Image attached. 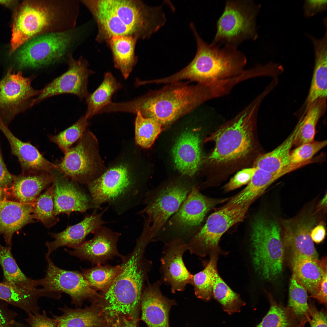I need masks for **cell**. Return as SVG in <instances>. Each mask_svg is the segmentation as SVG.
I'll list each match as a JSON object with an SVG mask.
<instances>
[{"label":"cell","mask_w":327,"mask_h":327,"mask_svg":"<svg viewBox=\"0 0 327 327\" xmlns=\"http://www.w3.org/2000/svg\"><path fill=\"white\" fill-rule=\"evenodd\" d=\"M121 269V264L115 266L98 264L91 268L81 269V273L93 288L103 293L111 287Z\"/></svg>","instance_id":"cell-40"},{"label":"cell","mask_w":327,"mask_h":327,"mask_svg":"<svg viewBox=\"0 0 327 327\" xmlns=\"http://www.w3.org/2000/svg\"><path fill=\"white\" fill-rule=\"evenodd\" d=\"M137 41L131 36H119L113 37L108 41L114 66L120 70L125 79L128 78L137 62L135 53Z\"/></svg>","instance_id":"cell-32"},{"label":"cell","mask_w":327,"mask_h":327,"mask_svg":"<svg viewBox=\"0 0 327 327\" xmlns=\"http://www.w3.org/2000/svg\"><path fill=\"white\" fill-rule=\"evenodd\" d=\"M161 280L153 283L147 281L142 295L141 319L148 327H170L169 316L171 308L177 305L174 299L162 293Z\"/></svg>","instance_id":"cell-21"},{"label":"cell","mask_w":327,"mask_h":327,"mask_svg":"<svg viewBox=\"0 0 327 327\" xmlns=\"http://www.w3.org/2000/svg\"><path fill=\"white\" fill-rule=\"evenodd\" d=\"M54 188L53 184L39 195L32 204L33 213L35 219L41 221L48 228L59 221L54 213Z\"/></svg>","instance_id":"cell-43"},{"label":"cell","mask_w":327,"mask_h":327,"mask_svg":"<svg viewBox=\"0 0 327 327\" xmlns=\"http://www.w3.org/2000/svg\"><path fill=\"white\" fill-rule=\"evenodd\" d=\"M219 253L213 252L210 254V260L204 269L193 274L190 282L193 286L195 296L204 301H209L213 296V277L217 269Z\"/></svg>","instance_id":"cell-41"},{"label":"cell","mask_w":327,"mask_h":327,"mask_svg":"<svg viewBox=\"0 0 327 327\" xmlns=\"http://www.w3.org/2000/svg\"><path fill=\"white\" fill-rule=\"evenodd\" d=\"M225 200L205 196L195 186L160 233L167 232L170 234L168 236L170 237L166 241L176 237L188 242L197 232L198 228L209 210Z\"/></svg>","instance_id":"cell-14"},{"label":"cell","mask_w":327,"mask_h":327,"mask_svg":"<svg viewBox=\"0 0 327 327\" xmlns=\"http://www.w3.org/2000/svg\"><path fill=\"white\" fill-rule=\"evenodd\" d=\"M251 241L255 271L264 279H276L282 271L285 250L278 224L262 217L256 218L252 224Z\"/></svg>","instance_id":"cell-7"},{"label":"cell","mask_w":327,"mask_h":327,"mask_svg":"<svg viewBox=\"0 0 327 327\" xmlns=\"http://www.w3.org/2000/svg\"><path fill=\"white\" fill-rule=\"evenodd\" d=\"M108 209L107 207L100 213L94 212L87 215L81 222L68 226L61 232L49 233L54 240L45 242L48 248L45 258L50 257L53 251L60 247L66 246L73 249L82 244L88 235L94 234L96 230L106 223L102 217Z\"/></svg>","instance_id":"cell-24"},{"label":"cell","mask_w":327,"mask_h":327,"mask_svg":"<svg viewBox=\"0 0 327 327\" xmlns=\"http://www.w3.org/2000/svg\"><path fill=\"white\" fill-rule=\"evenodd\" d=\"M189 82L170 83L132 100L119 102L118 110L134 114L139 112L162 126L169 125L204 102L218 97L214 84H191Z\"/></svg>","instance_id":"cell-3"},{"label":"cell","mask_w":327,"mask_h":327,"mask_svg":"<svg viewBox=\"0 0 327 327\" xmlns=\"http://www.w3.org/2000/svg\"><path fill=\"white\" fill-rule=\"evenodd\" d=\"M135 121L136 143L141 147H150L162 130V125L152 118L143 117L139 112L136 114Z\"/></svg>","instance_id":"cell-42"},{"label":"cell","mask_w":327,"mask_h":327,"mask_svg":"<svg viewBox=\"0 0 327 327\" xmlns=\"http://www.w3.org/2000/svg\"><path fill=\"white\" fill-rule=\"evenodd\" d=\"M28 315L25 320L29 327H57L55 319L48 317L44 310L41 314L38 312Z\"/></svg>","instance_id":"cell-49"},{"label":"cell","mask_w":327,"mask_h":327,"mask_svg":"<svg viewBox=\"0 0 327 327\" xmlns=\"http://www.w3.org/2000/svg\"><path fill=\"white\" fill-rule=\"evenodd\" d=\"M326 99H318L306 107L304 113L296 125L293 145L297 147L314 141L316 125L325 109Z\"/></svg>","instance_id":"cell-34"},{"label":"cell","mask_w":327,"mask_h":327,"mask_svg":"<svg viewBox=\"0 0 327 327\" xmlns=\"http://www.w3.org/2000/svg\"><path fill=\"white\" fill-rule=\"evenodd\" d=\"M289 295L287 306L305 325L309 318L307 291L293 276L290 280Z\"/></svg>","instance_id":"cell-44"},{"label":"cell","mask_w":327,"mask_h":327,"mask_svg":"<svg viewBox=\"0 0 327 327\" xmlns=\"http://www.w3.org/2000/svg\"><path fill=\"white\" fill-rule=\"evenodd\" d=\"M188 250L187 242L176 237L165 242L163 248L160 259V280L170 286L172 293L183 291L193 277L183 259L184 253Z\"/></svg>","instance_id":"cell-15"},{"label":"cell","mask_w":327,"mask_h":327,"mask_svg":"<svg viewBox=\"0 0 327 327\" xmlns=\"http://www.w3.org/2000/svg\"><path fill=\"white\" fill-rule=\"evenodd\" d=\"M285 174L273 173L257 169L247 186L233 197L227 205H250L272 183Z\"/></svg>","instance_id":"cell-35"},{"label":"cell","mask_w":327,"mask_h":327,"mask_svg":"<svg viewBox=\"0 0 327 327\" xmlns=\"http://www.w3.org/2000/svg\"><path fill=\"white\" fill-rule=\"evenodd\" d=\"M35 219L32 204L5 199L0 201V233L8 246L11 247L14 234Z\"/></svg>","instance_id":"cell-26"},{"label":"cell","mask_w":327,"mask_h":327,"mask_svg":"<svg viewBox=\"0 0 327 327\" xmlns=\"http://www.w3.org/2000/svg\"><path fill=\"white\" fill-rule=\"evenodd\" d=\"M84 5L97 24L98 41L119 36L148 39L166 21L162 6H151L140 1L86 0Z\"/></svg>","instance_id":"cell-1"},{"label":"cell","mask_w":327,"mask_h":327,"mask_svg":"<svg viewBox=\"0 0 327 327\" xmlns=\"http://www.w3.org/2000/svg\"><path fill=\"white\" fill-rule=\"evenodd\" d=\"M67 62V71L41 90L36 98L35 104L50 97L64 93L76 95L81 100L86 98L89 94L88 79L95 72L89 68L87 61L83 58L76 59L72 56Z\"/></svg>","instance_id":"cell-16"},{"label":"cell","mask_w":327,"mask_h":327,"mask_svg":"<svg viewBox=\"0 0 327 327\" xmlns=\"http://www.w3.org/2000/svg\"><path fill=\"white\" fill-rule=\"evenodd\" d=\"M327 0H306L303 5L304 15L307 18L324 11L326 9Z\"/></svg>","instance_id":"cell-51"},{"label":"cell","mask_w":327,"mask_h":327,"mask_svg":"<svg viewBox=\"0 0 327 327\" xmlns=\"http://www.w3.org/2000/svg\"><path fill=\"white\" fill-rule=\"evenodd\" d=\"M316 222L312 213L282 221L283 240L291 254V259L301 258L318 259V255L311 236V231Z\"/></svg>","instance_id":"cell-18"},{"label":"cell","mask_w":327,"mask_h":327,"mask_svg":"<svg viewBox=\"0 0 327 327\" xmlns=\"http://www.w3.org/2000/svg\"><path fill=\"white\" fill-rule=\"evenodd\" d=\"M310 327H327V313L324 309L319 310L313 302H308Z\"/></svg>","instance_id":"cell-48"},{"label":"cell","mask_w":327,"mask_h":327,"mask_svg":"<svg viewBox=\"0 0 327 327\" xmlns=\"http://www.w3.org/2000/svg\"><path fill=\"white\" fill-rule=\"evenodd\" d=\"M194 187L186 182L176 181L146 193L144 200L145 206L140 213L144 219L143 229L149 232L153 240Z\"/></svg>","instance_id":"cell-10"},{"label":"cell","mask_w":327,"mask_h":327,"mask_svg":"<svg viewBox=\"0 0 327 327\" xmlns=\"http://www.w3.org/2000/svg\"><path fill=\"white\" fill-rule=\"evenodd\" d=\"M327 270L324 273L318 293L314 299L318 302L327 306Z\"/></svg>","instance_id":"cell-53"},{"label":"cell","mask_w":327,"mask_h":327,"mask_svg":"<svg viewBox=\"0 0 327 327\" xmlns=\"http://www.w3.org/2000/svg\"><path fill=\"white\" fill-rule=\"evenodd\" d=\"M137 323L124 316H119L113 320L109 327H137Z\"/></svg>","instance_id":"cell-55"},{"label":"cell","mask_w":327,"mask_h":327,"mask_svg":"<svg viewBox=\"0 0 327 327\" xmlns=\"http://www.w3.org/2000/svg\"><path fill=\"white\" fill-rule=\"evenodd\" d=\"M57 177L54 173L15 175L10 190L16 201L32 204L41 191Z\"/></svg>","instance_id":"cell-29"},{"label":"cell","mask_w":327,"mask_h":327,"mask_svg":"<svg viewBox=\"0 0 327 327\" xmlns=\"http://www.w3.org/2000/svg\"><path fill=\"white\" fill-rule=\"evenodd\" d=\"M15 175L8 171L4 162L0 143V187L6 191L12 187Z\"/></svg>","instance_id":"cell-50"},{"label":"cell","mask_w":327,"mask_h":327,"mask_svg":"<svg viewBox=\"0 0 327 327\" xmlns=\"http://www.w3.org/2000/svg\"><path fill=\"white\" fill-rule=\"evenodd\" d=\"M85 25L65 31L52 32L29 40L20 49L17 57L20 69L39 68L66 60L83 41Z\"/></svg>","instance_id":"cell-6"},{"label":"cell","mask_w":327,"mask_h":327,"mask_svg":"<svg viewBox=\"0 0 327 327\" xmlns=\"http://www.w3.org/2000/svg\"><path fill=\"white\" fill-rule=\"evenodd\" d=\"M89 124L85 115L57 134L48 136L50 140L56 144L64 154L71 145L80 138Z\"/></svg>","instance_id":"cell-45"},{"label":"cell","mask_w":327,"mask_h":327,"mask_svg":"<svg viewBox=\"0 0 327 327\" xmlns=\"http://www.w3.org/2000/svg\"><path fill=\"white\" fill-rule=\"evenodd\" d=\"M150 242L143 235L137 239L133 251L122 260L118 276L97 300L108 323L124 316L137 323L142 295L152 266V261L144 255Z\"/></svg>","instance_id":"cell-2"},{"label":"cell","mask_w":327,"mask_h":327,"mask_svg":"<svg viewBox=\"0 0 327 327\" xmlns=\"http://www.w3.org/2000/svg\"><path fill=\"white\" fill-rule=\"evenodd\" d=\"M62 314L56 315L51 314L57 323V327H108L98 304L84 308H71L65 305L59 308Z\"/></svg>","instance_id":"cell-28"},{"label":"cell","mask_w":327,"mask_h":327,"mask_svg":"<svg viewBox=\"0 0 327 327\" xmlns=\"http://www.w3.org/2000/svg\"><path fill=\"white\" fill-rule=\"evenodd\" d=\"M190 27L197 44L195 55L191 62L170 76L173 82L187 80L207 84L238 76L245 71L247 63L245 55L237 47L209 44L201 38L193 23Z\"/></svg>","instance_id":"cell-4"},{"label":"cell","mask_w":327,"mask_h":327,"mask_svg":"<svg viewBox=\"0 0 327 327\" xmlns=\"http://www.w3.org/2000/svg\"><path fill=\"white\" fill-rule=\"evenodd\" d=\"M122 87L121 84L111 72L105 73L100 85L85 98L87 105L86 117L88 119L99 114L102 109L112 102L113 95Z\"/></svg>","instance_id":"cell-36"},{"label":"cell","mask_w":327,"mask_h":327,"mask_svg":"<svg viewBox=\"0 0 327 327\" xmlns=\"http://www.w3.org/2000/svg\"><path fill=\"white\" fill-rule=\"evenodd\" d=\"M0 130L8 140L12 154L18 160L21 174L51 173L58 170L57 164L46 159L31 144L24 142L15 137L0 118Z\"/></svg>","instance_id":"cell-22"},{"label":"cell","mask_w":327,"mask_h":327,"mask_svg":"<svg viewBox=\"0 0 327 327\" xmlns=\"http://www.w3.org/2000/svg\"><path fill=\"white\" fill-rule=\"evenodd\" d=\"M292 276L313 298L319 292L322 276L327 270L326 257L321 260L301 258L291 260Z\"/></svg>","instance_id":"cell-30"},{"label":"cell","mask_w":327,"mask_h":327,"mask_svg":"<svg viewBox=\"0 0 327 327\" xmlns=\"http://www.w3.org/2000/svg\"><path fill=\"white\" fill-rule=\"evenodd\" d=\"M88 184L95 209L107 203L118 214L136 206L145 195L124 165L109 169Z\"/></svg>","instance_id":"cell-8"},{"label":"cell","mask_w":327,"mask_h":327,"mask_svg":"<svg viewBox=\"0 0 327 327\" xmlns=\"http://www.w3.org/2000/svg\"><path fill=\"white\" fill-rule=\"evenodd\" d=\"M213 296L221 305L223 311L229 315L240 312L246 302L239 294L234 292L223 280L217 269L213 277Z\"/></svg>","instance_id":"cell-39"},{"label":"cell","mask_w":327,"mask_h":327,"mask_svg":"<svg viewBox=\"0 0 327 327\" xmlns=\"http://www.w3.org/2000/svg\"><path fill=\"white\" fill-rule=\"evenodd\" d=\"M325 235V228L322 224H319L313 227L310 233L312 240L316 243L321 242L324 239Z\"/></svg>","instance_id":"cell-54"},{"label":"cell","mask_w":327,"mask_h":327,"mask_svg":"<svg viewBox=\"0 0 327 327\" xmlns=\"http://www.w3.org/2000/svg\"><path fill=\"white\" fill-rule=\"evenodd\" d=\"M49 22L48 15L37 0L22 2L14 17L10 54L31 38L45 33Z\"/></svg>","instance_id":"cell-17"},{"label":"cell","mask_w":327,"mask_h":327,"mask_svg":"<svg viewBox=\"0 0 327 327\" xmlns=\"http://www.w3.org/2000/svg\"><path fill=\"white\" fill-rule=\"evenodd\" d=\"M296 126L287 138L279 145L270 152L258 157L253 167L273 173L285 175L299 167L291 165V149L293 146Z\"/></svg>","instance_id":"cell-31"},{"label":"cell","mask_w":327,"mask_h":327,"mask_svg":"<svg viewBox=\"0 0 327 327\" xmlns=\"http://www.w3.org/2000/svg\"><path fill=\"white\" fill-rule=\"evenodd\" d=\"M34 76L25 77L21 71L9 69L0 80V118L8 126L18 114L32 107L42 90L31 86Z\"/></svg>","instance_id":"cell-13"},{"label":"cell","mask_w":327,"mask_h":327,"mask_svg":"<svg viewBox=\"0 0 327 327\" xmlns=\"http://www.w3.org/2000/svg\"><path fill=\"white\" fill-rule=\"evenodd\" d=\"M58 170L74 182L88 184L92 181L94 160L90 136L84 132L74 146L64 154Z\"/></svg>","instance_id":"cell-19"},{"label":"cell","mask_w":327,"mask_h":327,"mask_svg":"<svg viewBox=\"0 0 327 327\" xmlns=\"http://www.w3.org/2000/svg\"><path fill=\"white\" fill-rule=\"evenodd\" d=\"M3 301H0V327H10L15 321L17 314Z\"/></svg>","instance_id":"cell-52"},{"label":"cell","mask_w":327,"mask_h":327,"mask_svg":"<svg viewBox=\"0 0 327 327\" xmlns=\"http://www.w3.org/2000/svg\"><path fill=\"white\" fill-rule=\"evenodd\" d=\"M93 238L84 242L72 250L65 249L71 255L87 260L93 265L101 264L115 257L122 260L125 256L118 251L117 244L121 233L102 226L94 233Z\"/></svg>","instance_id":"cell-20"},{"label":"cell","mask_w":327,"mask_h":327,"mask_svg":"<svg viewBox=\"0 0 327 327\" xmlns=\"http://www.w3.org/2000/svg\"><path fill=\"white\" fill-rule=\"evenodd\" d=\"M46 259L48 263L46 275L37 281L50 298L58 299L61 294L64 293L70 296L71 304L79 308L84 301L90 299L93 302L101 297V294L90 286L81 272L62 269L56 266L50 257Z\"/></svg>","instance_id":"cell-12"},{"label":"cell","mask_w":327,"mask_h":327,"mask_svg":"<svg viewBox=\"0 0 327 327\" xmlns=\"http://www.w3.org/2000/svg\"><path fill=\"white\" fill-rule=\"evenodd\" d=\"M260 8L252 0L227 1L212 43L237 47L245 41L256 39V18Z\"/></svg>","instance_id":"cell-9"},{"label":"cell","mask_w":327,"mask_h":327,"mask_svg":"<svg viewBox=\"0 0 327 327\" xmlns=\"http://www.w3.org/2000/svg\"><path fill=\"white\" fill-rule=\"evenodd\" d=\"M327 31L320 39L309 34L307 36L313 46L315 65L309 91L306 101V107L315 101L326 98L327 94Z\"/></svg>","instance_id":"cell-27"},{"label":"cell","mask_w":327,"mask_h":327,"mask_svg":"<svg viewBox=\"0 0 327 327\" xmlns=\"http://www.w3.org/2000/svg\"><path fill=\"white\" fill-rule=\"evenodd\" d=\"M10 327H29L28 326L19 322L16 321L13 323Z\"/></svg>","instance_id":"cell-57"},{"label":"cell","mask_w":327,"mask_h":327,"mask_svg":"<svg viewBox=\"0 0 327 327\" xmlns=\"http://www.w3.org/2000/svg\"><path fill=\"white\" fill-rule=\"evenodd\" d=\"M44 297L41 289L28 290L0 282V299L22 309L28 315L39 312V298Z\"/></svg>","instance_id":"cell-33"},{"label":"cell","mask_w":327,"mask_h":327,"mask_svg":"<svg viewBox=\"0 0 327 327\" xmlns=\"http://www.w3.org/2000/svg\"><path fill=\"white\" fill-rule=\"evenodd\" d=\"M11 250V247L0 244V266L3 271V282L26 289L38 288L37 280L27 277L23 272L14 259Z\"/></svg>","instance_id":"cell-37"},{"label":"cell","mask_w":327,"mask_h":327,"mask_svg":"<svg viewBox=\"0 0 327 327\" xmlns=\"http://www.w3.org/2000/svg\"><path fill=\"white\" fill-rule=\"evenodd\" d=\"M326 140L305 144L291 151L290 160L292 165L300 167L309 162L318 152L327 145Z\"/></svg>","instance_id":"cell-46"},{"label":"cell","mask_w":327,"mask_h":327,"mask_svg":"<svg viewBox=\"0 0 327 327\" xmlns=\"http://www.w3.org/2000/svg\"><path fill=\"white\" fill-rule=\"evenodd\" d=\"M256 169L257 168L253 167L244 169L238 172L224 186V189L229 191L248 184Z\"/></svg>","instance_id":"cell-47"},{"label":"cell","mask_w":327,"mask_h":327,"mask_svg":"<svg viewBox=\"0 0 327 327\" xmlns=\"http://www.w3.org/2000/svg\"><path fill=\"white\" fill-rule=\"evenodd\" d=\"M327 195L326 194H325L324 197L320 201L318 206V207L319 208H322L325 207V206H326L327 203Z\"/></svg>","instance_id":"cell-56"},{"label":"cell","mask_w":327,"mask_h":327,"mask_svg":"<svg viewBox=\"0 0 327 327\" xmlns=\"http://www.w3.org/2000/svg\"><path fill=\"white\" fill-rule=\"evenodd\" d=\"M5 191L0 187V201L5 199Z\"/></svg>","instance_id":"cell-58"},{"label":"cell","mask_w":327,"mask_h":327,"mask_svg":"<svg viewBox=\"0 0 327 327\" xmlns=\"http://www.w3.org/2000/svg\"><path fill=\"white\" fill-rule=\"evenodd\" d=\"M270 307L261 321L255 327H305L293 310L278 303L268 294Z\"/></svg>","instance_id":"cell-38"},{"label":"cell","mask_w":327,"mask_h":327,"mask_svg":"<svg viewBox=\"0 0 327 327\" xmlns=\"http://www.w3.org/2000/svg\"><path fill=\"white\" fill-rule=\"evenodd\" d=\"M201 139L197 130L185 131L175 141L172 150L174 165L182 174L192 176L200 165Z\"/></svg>","instance_id":"cell-25"},{"label":"cell","mask_w":327,"mask_h":327,"mask_svg":"<svg viewBox=\"0 0 327 327\" xmlns=\"http://www.w3.org/2000/svg\"><path fill=\"white\" fill-rule=\"evenodd\" d=\"M250 205H225L210 215L206 223L188 240L191 254L204 257L213 252H220L219 243L230 227L242 221Z\"/></svg>","instance_id":"cell-11"},{"label":"cell","mask_w":327,"mask_h":327,"mask_svg":"<svg viewBox=\"0 0 327 327\" xmlns=\"http://www.w3.org/2000/svg\"><path fill=\"white\" fill-rule=\"evenodd\" d=\"M54 213L55 216L61 213L69 216L74 211L83 213L94 208L91 198L64 175L57 177L54 183Z\"/></svg>","instance_id":"cell-23"},{"label":"cell","mask_w":327,"mask_h":327,"mask_svg":"<svg viewBox=\"0 0 327 327\" xmlns=\"http://www.w3.org/2000/svg\"><path fill=\"white\" fill-rule=\"evenodd\" d=\"M262 98L261 96L257 97L206 138V141H212L215 144L208 157L210 163L236 162L244 158L251 152L256 115Z\"/></svg>","instance_id":"cell-5"}]
</instances>
